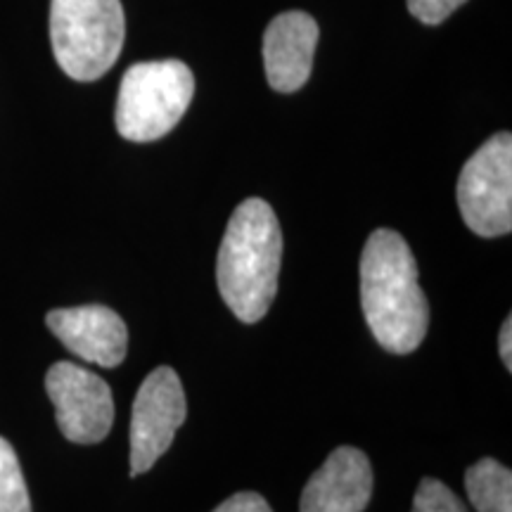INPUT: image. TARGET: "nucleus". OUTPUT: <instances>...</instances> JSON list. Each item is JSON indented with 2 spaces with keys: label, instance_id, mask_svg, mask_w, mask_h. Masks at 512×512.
Listing matches in <instances>:
<instances>
[{
  "label": "nucleus",
  "instance_id": "20e7f679",
  "mask_svg": "<svg viewBox=\"0 0 512 512\" xmlns=\"http://www.w3.org/2000/svg\"><path fill=\"white\" fill-rule=\"evenodd\" d=\"M195 95V76L181 60L138 62L126 69L117 98V131L131 143L164 138Z\"/></svg>",
  "mask_w": 512,
  "mask_h": 512
},
{
  "label": "nucleus",
  "instance_id": "2eb2a0df",
  "mask_svg": "<svg viewBox=\"0 0 512 512\" xmlns=\"http://www.w3.org/2000/svg\"><path fill=\"white\" fill-rule=\"evenodd\" d=\"M214 512H273L271 505L266 503L264 496L254 494V491H242L223 501Z\"/></svg>",
  "mask_w": 512,
  "mask_h": 512
},
{
  "label": "nucleus",
  "instance_id": "dca6fc26",
  "mask_svg": "<svg viewBox=\"0 0 512 512\" xmlns=\"http://www.w3.org/2000/svg\"><path fill=\"white\" fill-rule=\"evenodd\" d=\"M498 351H501V358L508 368V373L512 370V320L505 318L503 328H501V337H498Z\"/></svg>",
  "mask_w": 512,
  "mask_h": 512
},
{
  "label": "nucleus",
  "instance_id": "f257e3e1",
  "mask_svg": "<svg viewBox=\"0 0 512 512\" xmlns=\"http://www.w3.org/2000/svg\"><path fill=\"white\" fill-rule=\"evenodd\" d=\"M361 304L382 349L411 354L420 347L430 325V306L411 247L396 230H375L363 247Z\"/></svg>",
  "mask_w": 512,
  "mask_h": 512
},
{
  "label": "nucleus",
  "instance_id": "423d86ee",
  "mask_svg": "<svg viewBox=\"0 0 512 512\" xmlns=\"http://www.w3.org/2000/svg\"><path fill=\"white\" fill-rule=\"evenodd\" d=\"M188 415L181 377L159 366L140 384L131 413V477L152 470L174 444Z\"/></svg>",
  "mask_w": 512,
  "mask_h": 512
},
{
  "label": "nucleus",
  "instance_id": "4468645a",
  "mask_svg": "<svg viewBox=\"0 0 512 512\" xmlns=\"http://www.w3.org/2000/svg\"><path fill=\"white\" fill-rule=\"evenodd\" d=\"M406 3L415 19H420L422 24H430V27H437V24L446 22L465 0H406Z\"/></svg>",
  "mask_w": 512,
  "mask_h": 512
},
{
  "label": "nucleus",
  "instance_id": "ddd939ff",
  "mask_svg": "<svg viewBox=\"0 0 512 512\" xmlns=\"http://www.w3.org/2000/svg\"><path fill=\"white\" fill-rule=\"evenodd\" d=\"M413 512H467V508L446 484L425 477L415 491Z\"/></svg>",
  "mask_w": 512,
  "mask_h": 512
},
{
  "label": "nucleus",
  "instance_id": "f8f14e48",
  "mask_svg": "<svg viewBox=\"0 0 512 512\" xmlns=\"http://www.w3.org/2000/svg\"><path fill=\"white\" fill-rule=\"evenodd\" d=\"M0 512H31L22 465L8 439L0 437Z\"/></svg>",
  "mask_w": 512,
  "mask_h": 512
},
{
  "label": "nucleus",
  "instance_id": "9b49d317",
  "mask_svg": "<svg viewBox=\"0 0 512 512\" xmlns=\"http://www.w3.org/2000/svg\"><path fill=\"white\" fill-rule=\"evenodd\" d=\"M465 489L477 512H512V472L494 458L477 460L465 472Z\"/></svg>",
  "mask_w": 512,
  "mask_h": 512
},
{
  "label": "nucleus",
  "instance_id": "1a4fd4ad",
  "mask_svg": "<svg viewBox=\"0 0 512 512\" xmlns=\"http://www.w3.org/2000/svg\"><path fill=\"white\" fill-rule=\"evenodd\" d=\"M373 496V467L363 451L339 446L304 486L299 512H363Z\"/></svg>",
  "mask_w": 512,
  "mask_h": 512
},
{
  "label": "nucleus",
  "instance_id": "0eeeda50",
  "mask_svg": "<svg viewBox=\"0 0 512 512\" xmlns=\"http://www.w3.org/2000/svg\"><path fill=\"white\" fill-rule=\"evenodd\" d=\"M46 392L55 406V420L67 441L98 444L110 434L114 399L110 384L76 363L60 361L48 370Z\"/></svg>",
  "mask_w": 512,
  "mask_h": 512
},
{
  "label": "nucleus",
  "instance_id": "6e6552de",
  "mask_svg": "<svg viewBox=\"0 0 512 512\" xmlns=\"http://www.w3.org/2000/svg\"><path fill=\"white\" fill-rule=\"evenodd\" d=\"M53 335L83 361L117 368L128 351V328L119 313L100 304L55 309L46 316Z\"/></svg>",
  "mask_w": 512,
  "mask_h": 512
},
{
  "label": "nucleus",
  "instance_id": "39448f33",
  "mask_svg": "<svg viewBox=\"0 0 512 512\" xmlns=\"http://www.w3.org/2000/svg\"><path fill=\"white\" fill-rule=\"evenodd\" d=\"M460 216L479 238L512 230V136L496 133L467 159L458 178Z\"/></svg>",
  "mask_w": 512,
  "mask_h": 512
},
{
  "label": "nucleus",
  "instance_id": "7ed1b4c3",
  "mask_svg": "<svg viewBox=\"0 0 512 512\" xmlns=\"http://www.w3.org/2000/svg\"><path fill=\"white\" fill-rule=\"evenodd\" d=\"M124 38L121 0H50V43L69 79L105 76L119 60Z\"/></svg>",
  "mask_w": 512,
  "mask_h": 512
},
{
  "label": "nucleus",
  "instance_id": "9d476101",
  "mask_svg": "<svg viewBox=\"0 0 512 512\" xmlns=\"http://www.w3.org/2000/svg\"><path fill=\"white\" fill-rule=\"evenodd\" d=\"M318 46V24L302 10L283 12L264 34V67L273 91L294 93L309 81L313 53Z\"/></svg>",
  "mask_w": 512,
  "mask_h": 512
},
{
  "label": "nucleus",
  "instance_id": "f03ea898",
  "mask_svg": "<svg viewBox=\"0 0 512 512\" xmlns=\"http://www.w3.org/2000/svg\"><path fill=\"white\" fill-rule=\"evenodd\" d=\"M283 233L271 204L249 197L230 216L216 259L223 302L242 323H259L278 294Z\"/></svg>",
  "mask_w": 512,
  "mask_h": 512
}]
</instances>
